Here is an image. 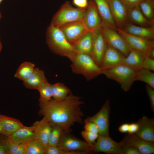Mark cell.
Here are the masks:
<instances>
[{
  "label": "cell",
  "instance_id": "49",
  "mask_svg": "<svg viewBox=\"0 0 154 154\" xmlns=\"http://www.w3.org/2000/svg\"><path fill=\"white\" fill-rule=\"evenodd\" d=\"M1 13L0 12V19H1Z\"/></svg>",
  "mask_w": 154,
  "mask_h": 154
},
{
  "label": "cell",
  "instance_id": "15",
  "mask_svg": "<svg viewBox=\"0 0 154 154\" xmlns=\"http://www.w3.org/2000/svg\"><path fill=\"white\" fill-rule=\"evenodd\" d=\"M107 0L117 27L122 29L128 21L127 9L121 0Z\"/></svg>",
  "mask_w": 154,
  "mask_h": 154
},
{
  "label": "cell",
  "instance_id": "42",
  "mask_svg": "<svg viewBox=\"0 0 154 154\" xmlns=\"http://www.w3.org/2000/svg\"><path fill=\"white\" fill-rule=\"evenodd\" d=\"M125 6L127 11L139 5L143 0H121Z\"/></svg>",
  "mask_w": 154,
  "mask_h": 154
},
{
  "label": "cell",
  "instance_id": "38",
  "mask_svg": "<svg viewBox=\"0 0 154 154\" xmlns=\"http://www.w3.org/2000/svg\"><path fill=\"white\" fill-rule=\"evenodd\" d=\"M7 138V136L0 134V154H9Z\"/></svg>",
  "mask_w": 154,
  "mask_h": 154
},
{
  "label": "cell",
  "instance_id": "37",
  "mask_svg": "<svg viewBox=\"0 0 154 154\" xmlns=\"http://www.w3.org/2000/svg\"><path fill=\"white\" fill-rule=\"evenodd\" d=\"M84 130L94 133L99 134V130L97 126L93 122L86 118L84 120Z\"/></svg>",
  "mask_w": 154,
  "mask_h": 154
},
{
  "label": "cell",
  "instance_id": "28",
  "mask_svg": "<svg viewBox=\"0 0 154 154\" xmlns=\"http://www.w3.org/2000/svg\"><path fill=\"white\" fill-rule=\"evenodd\" d=\"M52 98L56 100L64 99L71 92L68 88L61 82L52 84Z\"/></svg>",
  "mask_w": 154,
  "mask_h": 154
},
{
  "label": "cell",
  "instance_id": "47",
  "mask_svg": "<svg viewBox=\"0 0 154 154\" xmlns=\"http://www.w3.org/2000/svg\"><path fill=\"white\" fill-rule=\"evenodd\" d=\"M2 48V44H1V42L0 40V52H1V51Z\"/></svg>",
  "mask_w": 154,
  "mask_h": 154
},
{
  "label": "cell",
  "instance_id": "27",
  "mask_svg": "<svg viewBox=\"0 0 154 154\" xmlns=\"http://www.w3.org/2000/svg\"><path fill=\"white\" fill-rule=\"evenodd\" d=\"M35 66V64L30 62L22 63L17 69L14 77L23 81L26 80L33 72Z\"/></svg>",
  "mask_w": 154,
  "mask_h": 154
},
{
  "label": "cell",
  "instance_id": "8",
  "mask_svg": "<svg viewBox=\"0 0 154 154\" xmlns=\"http://www.w3.org/2000/svg\"><path fill=\"white\" fill-rule=\"evenodd\" d=\"M110 107L109 100H107L100 110L95 115L86 119L97 126L99 135L109 136V123Z\"/></svg>",
  "mask_w": 154,
  "mask_h": 154
},
{
  "label": "cell",
  "instance_id": "39",
  "mask_svg": "<svg viewBox=\"0 0 154 154\" xmlns=\"http://www.w3.org/2000/svg\"><path fill=\"white\" fill-rule=\"evenodd\" d=\"M120 154H141V153L137 149L133 147L122 145Z\"/></svg>",
  "mask_w": 154,
  "mask_h": 154
},
{
  "label": "cell",
  "instance_id": "20",
  "mask_svg": "<svg viewBox=\"0 0 154 154\" xmlns=\"http://www.w3.org/2000/svg\"><path fill=\"white\" fill-rule=\"evenodd\" d=\"M9 141L15 144H19L30 141L36 139L33 126H24L9 137Z\"/></svg>",
  "mask_w": 154,
  "mask_h": 154
},
{
  "label": "cell",
  "instance_id": "3",
  "mask_svg": "<svg viewBox=\"0 0 154 154\" xmlns=\"http://www.w3.org/2000/svg\"><path fill=\"white\" fill-rule=\"evenodd\" d=\"M71 62L70 66L72 72L82 75L87 81L92 80L102 74V70L89 54L77 53Z\"/></svg>",
  "mask_w": 154,
  "mask_h": 154
},
{
  "label": "cell",
  "instance_id": "50",
  "mask_svg": "<svg viewBox=\"0 0 154 154\" xmlns=\"http://www.w3.org/2000/svg\"><path fill=\"white\" fill-rule=\"evenodd\" d=\"M3 0H0V3Z\"/></svg>",
  "mask_w": 154,
  "mask_h": 154
},
{
  "label": "cell",
  "instance_id": "24",
  "mask_svg": "<svg viewBox=\"0 0 154 154\" xmlns=\"http://www.w3.org/2000/svg\"><path fill=\"white\" fill-rule=\"evenodd\" d=\"M146 56L145 53L131 49L128 54L125 57L123 64L137 72L142 68L143 61Z\"/></svg>",
  "mask_w": 154,
  "mask_h": 154
},
{
  "label": "cell",
  "instance_id": "22",
  "mask_svg": "<svg viewBox=\"0 0 154 154\" xmlns=\"http://www.w3.org/2000/svg\"><path fill=\"white\" fill-rule=\"evenodd\" d=\"M0 124L2 134L7 137L25 126L19 120L0 114Z\"/></svg>",
  "mask_w": 154,
  "mask_h": 154
},
{
  "label": "cell",
  "instance_id": "2",
  "mask_svg": "<svg viewBox=\"0 0 154 154\" xmlns=\"http://www.w3.org/2000/svg\"><path fill=\"white\" fill-rule=\"evenodd\" d=\"M46 42L50 50L55 54L66 57L72 62L76 52L60 29L50 25L47 28Z\"/></svg>",
  "mask_w": 154,
  "mask_h": 154
},
{
  "label": "cell",
  "instance_id": "26",
  "mask_svg": "<svg viewBox=\"0 0 154 154\" xmlns=\"http://www.w3.org/2000/svg\"><path fill=\"white\" fill-rule=\"evenodd\" d=\"M46 80L44 71L38 68H35L33 73L23 81V84L28 89L37 90L40 84Z\"/></svg>",
  "mask_w": 154,
  "mask_h": 154
},
{
  "label": "cell",
  "instance_id": "41",
  "mask_svg": "<svg viewBox=\"0 0 154 154\" xmlns=\"http://www.w3.org/2000/svg\"><path fill=\"white\" fill-rule=\"evenodd\" d=\"M142 68L154 71V59L146 56L143 61Z\"/></svg>",
  "mask_w": 154,
  "mask_h": 154
},
{
  "label": "cell",
  "instance_id": "44",
  "mask_svg": "<svg viewBox=\"0 0 154 154\" xmlns=\"http://www.w3.org/2000/svg\"><path fill=\"white\" fill-rule=\"evenodd\" d=\"M139 129L137 123H132L129 124L128 133L129 134H135Z\"/></svg>",
  "mask_w": 154,
  "mask_h": 154
},
{
  "label": "cell",
  "instance_id": "14",
  "mask_svg": "<svg viewBox=\"0 0 154 154\" xmlns=\"http://www.w3.org/2000/svg\"><path fill=\"white\" fill-rule=\"evenodd\" d=\"M121 142L123 145L134 147L141 154H151L154 153V142L146 141L135 134H129L125 135Z\"/></svg>",
  "mask_w": 154,
  "mask_h": 154
},
{
  "label": "cell",
  "instance_id": "16",
  "mask_svg": "<svg viewBox=\"0 0 154 154\" xmlns=\"http://www.w3.org/2000/svg\"><path fill=\"white\" fill-rule=\"evenodd\" d=\"M59 29L68 42L72 45L88 31L83 20L68 24Z\"/></svg>",
  "mask_w": 154,
  "mask_h": 154
},
{
  "label": "cell",
  "instance_id": "33",
  "mask_svg": "<svg viewBox=\"0 0 154 154\" xmlns=\"http://www.w3.org/2000/svg\"><path fill=\"white\" fill-rule=\"evenodd\" d=\"M26 154H45V149L42 143L36 139L30 141L28 144Z\"/></svg>",
  "mask_w": 154,
  "mask_h": 154
},
{
  "label": "cell",
  "instance_id": "18",
  "mask_svg": "<svg viewBox=\"0 0 154 154\" xmlns=\"http://www.w3.org/2000/svg\"><path fill=\"white\" fill-rule=\"evenodd\" d=\"M139 129L135 134L141 138L149 142H154V120L144 116L137 122Z\"/></svg>",
  "mask_w": 154,
  "mask_h": 154
},
{
  "label": "cell",
  "instance_id": "46",
  "mask_svg": "<svg viewBox=\"0 0 154 154\" xmlns=\"http://www.w3.org/2000/svg\"><path fill=\"white\" fill-rule=\"evenodd\" d=\"M147 56L154 59V48H152L149 50Z\"/></svg>",
  "mask_w": 154,
  "mask_h": 154
},
{
  "label": "cell",
  "instance_id": "7",
  "mask_svg": "<svg viewBox=\"0 0 154 154\" xmlns=\"http://www.w3.org/2000/svg\"><path fill=\"white\" fill-rule=\"evenodd\" d=\"M101 30L108 44L118 50L125 57L128 54L131 49L116 30L104 25H102Z\"/></svg>",
  "mask_w": 154,
  "mask_h": 154
},
{
  "label": "cell",
  "instance_id": "35",
  "mask_svg": "<svg viewBox=\"0 0 154 154\" xmlns=\"http://www.w3.org/2000/svg\"><path fill=\"white\" fill-rule=\"evenodd\" d=\"M45 154H85L84 153L72 151L61 149L58 147L48 146L45 149Z\"/></svg>",
  "mask_w": 154,
  "mask_h": 154
},
{
  "label": "cell",
  "instance_id": "32",
  "mask_svg": "<svg viewBox=\"0 0 154 154\" xmlns=\"http://www.w3.org/2000/svg\"><path fill=\"white\" fill-rule=\"evenodd\" d=\"M139 6L145 17L148 20L154 22V0H143Z\"/></svg>",
  "mask_w": 154,
  "mask_h": 154
},
{
  "label": "cell",
  "instance_id": "13",
  "mask_svg": "<svg viewBox=\"0 0 154 154\" xmlns=\"http://www.w3.org/2000/svg\"><path fill=\"white\" fill-rule=\"evenodd\" d=\"M101 28L92 32L93 42L91 54L94 61L99 67L108 45Z\"/></svg>",
  "mask_w": 154,
  "mask_h": 154
},
{
  "label": "cell",
  "instance_id": "40",
  "mask_svg": "<svg viewBox=\"0 0 154 154\" xmlns=\"http://www.w3.org/2000/svg\"><path fill=\"white\" fill-rule=\"evenodd\" d=\"M145 88L150 101L151 108L152 112H154V89L146 84Z\"/></svg>",
  "mask_w": 154,
  "mask_h": 154
},
{
  "label": "cell",
  "instance_id": "23",
  "mask_svg": "<svg viewBox=\"0 0 154 154\" xmlns=\"http://www.w3.org/2000/svg\"><path fill=\"white\" fill-rule=\"evenodd\" d=\"M127 18L129 22L136 25L146 27H154V22L148 20L145 17L139 5L127 11Z\"/></svg>",
  "mask_w": 154,
  "mask_h": 154
},
{
  "label": "cell",
  "instance_id": "19",
  "mask_svg": "<svg viewBox=\"0 0 154 154\" xmlns=\"http://www.w3.org/2000/svg\"><path fill=\"white\" fill-rule=\"evenodd\" d=\"M100 17L102 25L116 30L117 28L115 23L107 0H94Z\"/></svg>",
  "mask_w": 154,
  "mask_h": 154
},
{
  "label": "cell",
  "instance_id": "34",
  "mask_svg": "<svg viewBox=\"0 0 154 154\" xmlns=\"http://www.w3.org/2000/svg\"><path fill=\"white\" fill-rule=\"evenodd\" d=\"M30 141L19 144H13L9 141L7 137V142L9 154H26V147Z\"/></svg>",
  "mask_w": 154,
  "mask_h": 154
},
{
  "label": "cell",
  "instance_id": "31",
  "mask_svg": "<svg viewBox=\"0 0 154 154\" xmlns=\"http://www.w3.org/2000/svg\"><path fill=\"white\" fill-rule=\"evenodd\" d=\"M140 81L154 89V73L151 70L141 68L137 72L135 81Z\"/></svg>",
  "mask_w": 154,
  "mask_h": 154
},
{
  "label": "cell",
  "instance_id": "17",
  "mask_svg": "<svg viewBox=\"0 0 154 154\" xmlns=\"http://www.w3.org/2000/svg\"><path fill=\"white\" fill-rule=\"evenodd\" d=\"M36 139L38 140L43 146L45 150L48 145L49 135L52 125L45 117L40 120L35 121L33 124Z\"/></svg>",
  "mask_w": 154,
  "mask_h": 154
},
{
  "label": "cell",
  "instance_id": "30",
  "mask_svg": "<svg viewBox=\"0 0 154 154\" xmlns=\"http://www.w3.org/2000/svg\"><path fill=\"white\" fill-rule=\"evenodd\" d=\"M64 130L58 125H52L48 137V146L58 147Z\"/></svg>",
  "mask_w": 154,
  "mask_h": 154
},
{
  "label": "cell",
  "instance_id": "6",
  "mask_svg": "<svg viewBox=\"0 0 154 154\" xmlns=\"http://www.w3.org/2000/svg\"><path fill=\"white\" fill-rule=\"evenodd\" d=\"M93 145L78 139L70 132L64 130L58 147L68 151L82 152L85 154L93 152Z\"/></svg>",
  "mask_w": 154,
  "mask_h": 154
},
{
  "label": "cell",
  "instance_id": "12",
  "mask_svg": "<svg viewBox=\"0 0 154 154\" xmlns=\"http://www.w3.org/2000/svg\"><path fill=\"white\" fill-rule=\"evenodd\" d=\"M125 57L120 52L108 44L100 67L102 70H104L123 64Z\"/></svg>",
  "mask_w": 154,
  "mask_h": 154
},
{
  "label": "cell",
  "instance_id": "11",
  "mask_svg": "<svg viewBox=\"0 0 154 154\" xmlns=\"http://www.w3.org/2000/svg\"><path fill=\"white\" fill-rule=\"evenodd\" d=\"M83 21L88 31L92 32L101 28V19L94 0L89 1Z\"/></svg>",
  "mask_w": 154,
  "mask_h": 154
},
{
  "label": "cell",
  "instance_id": "45",
  "mask_svg": "<svg viewBox=\"0 0 154 154\" xmlns=\"http://www.w3.org/2000/svg\"><path fill=\"white\" fill-rule=\"evenodd\" d=\"M129 123H124L118 127V130L123 133H128Z\"/></svg>",
  "mask_w": 154,
  "mask_h": 154
},
{
  "label": "cell",
  "instance_id": "25",
  "mask_svg": "<svg viewBox=\"0 0 154 154\" xmlns=\"http://www.w3.org/2000/svg\"><path fill=\"white\" fill-rule=\"evenodd\" d=\"M92 42V32L87 31L72 45L76 53H86L91 55Z\"/></svg>",
  "mask_w": 154,
  "mask_h": 154
},
{
  "label": "cell",
  "instance_id": "5",
  "mask_svg": "<svg viewBox=\"0 0 154 154\" xmlns=\"http://www.w3.org/2000/svg\"><path fill=\"white\" fill-rule=\"evenodd\" d=\"M137 72L133 69L123 64L112 68L102 70V74L119 83L122 89L125 92L130 90L135 81Z\"/></svg>",
  "mask_w": 154,
  "mask_h": 154
},
{
  "label": "cell",
  "instance_id": "1",
  "mask_svg": "<svg viewBox=\"0 0 154 154\" xmlns=\"http://www.w3.org/2000/svg\"><path fill=\"white\" fill-rule=\"evenodd\" d=\"M83 103L81 97L74 95L71 92L61 100L52 99L39 103L38 114L46 117L51 125H58L70 132L74 123H83L84 114L81 107Z\"/></svg>",
  "mask_w": 154,
  "mask_h": 154
},
{
  "label": "cell",
  "instance_id": "9",
  "mask_svg": "<svg viewBox=\"0 0 154 154\" xmlns=\"http://www.w3.org/2000/svg\"><path fill=\"white\" fill-rule=\"evenodd\" d=\"M116 31L123 37L131 49L141 51L147 54L154 48V40H149L129 34L121 29Z\"/></svg>",
  "mask_w": 154,
  "mask_h": 154
},
{
  "label": "cell",
  "instance_id": "4",
  "mask_svg": "<svg viewBox=\"0 0 154 154\" xmlns=\"http://www.w3.org/2000/svg\"><path fill=\"white\" fill-rule=\"evenodd\" d=\"M86 9L73 7L69 1H66L53 17L50 25L58 28L68 24L83 20Z\"/></svg>",
  "mask_w": 154,
  "mask_h": 154
},
{
  "label": "cell",
  "instance_id": "36",
  "mask_svg": "<svg viewBox=\"0 0 154 154\" xmlns=\"http://www.w3.org/2000/svg\"><path fill=\"white\" fill-rule=\"evenodd\" d=\"M82 136L88 144L94 145L96 142L99 136L98 134L94 133L84 130L81 132Z\"/></svg>",
  "mask_w": 154,
  "mask_h": 154
},
{
  "label": "cell",
  "instance_id": "10",
  "mask_svg": "<svg viewBox=\"0 0 154 154\" xmlns=\"http://www.w3.org/2000/svg\"><path fill=\"white\" fill-rule=\"evenodd\" d=\"M122 145L117 142L109 136L99 135L93 145V152H103L109 154H120Z\"/></svg>",
  "mask_w": 154,
  "mask_h": 154
},
{
  "label": "cell",
  "instance_id": "43",
  "mask_svg": "<svg viewBox=\"0 0 154 154\" xmlns=\"http://www.w3.org/2000/svg\"><path fill=\"white\" fill-rule=\"evenodd\" d=\"M88 0H72V3L76 7L82 9H86L88 4Z\"/></svg>",
  "mask_w": 154,
  "mask_h": 154
},
{
  "label": "cell",
  "instance_id": "48",
  "mask_svg": "<svg viewBox=\"0 0 154 154\" xmlns=\"http://www.w3.org/2000/svg\"><path fill=\"white\" fill-rule=\"evenodd\" d=\"M0 134H2V130H1V127L0 124Z\"/></svg>",
  "mask_w": 154,
  "mask_h": 154
},
{
  "label": "cell",
  "instance_id": "29",
  "mask_svg": "<svg viewBox=\"0 0 154 154\" xmlns=\"http://www.w3.org/2000/svg\"><path fill=\"white\" fill-rule=\"evenodd\" d=\"M37 90L40 93L39 103L48 101L52 99V84L47 80L40 84Z\"/></svg>",
  "mask_w": 154,
  "mask_h": 154
},
{
  "label": "cell",
  "instance_id": "21",
  "mask_svg": "<svg viewBox=\"0 0 154 154\" xmlns=\"http://www.w3.org/2000/svg\"><path fill=\"white\" fill-rule=\"evenodd\" d=\"M131 35L149 40L154 39V27H146L133 24L128 21L122 29Z\"/></svg>",
  "mask_w": 154,
  "mask_h": 154
}]
</instances>
